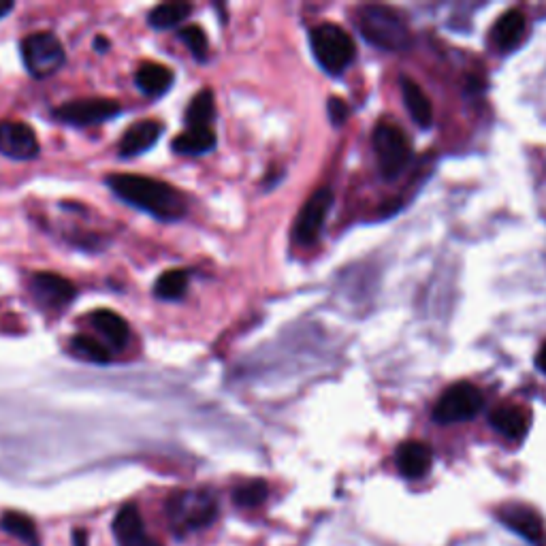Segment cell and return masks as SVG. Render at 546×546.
I'll list each match as a JSON object with an SVG mask.
<instances>
[{"label": "cell", "mask_w": 546, "mask_h": 546, "mask_svg": "<svg viewBox=\"0 0 546 546\" xmlns=\"http://www.w3.org/2000/svg\"><path fill=\"white\" fill-rule=\"evenodd\" d=\"M107 186L122 201L154 216L156 220L175 222L186 214V201L182 192L167 182L146 178V175L114 173L107 178Z\"/></svg>", "instance_id": "obj_1"}, {"label": "cell", "mask_w": 546, "mask_h": 546, "mask_svg": "<svg viewBox=\"0 0 546 546\" xmlns=\"http://www.w3.org/2000/svg\"><path fill=\"white\" fill-rule=\"evenodd\" d=\"M361 35L387 52H404L410 47V28L391 7L367 5L359 11L357 18Z\"/></svg>", "instance_id": "obj_2"}, {"label": "cell", "mask_w": 546, "mask_h": 546, "mask_svg": "<svg viewBox=\"0 0 546 546\" xmlns=\"http://www.w3.org/2000/svg\"><path fill=\"white\" fill-rule=\"evenodd\" d=\"M310 43L318 64L331 75L344 73L357 54L355 41L337 24L316 26L310 35Z\"/></svg>", "instance_id": "obj_3"}, {"label": "cell", "mask_w": 546, "mask_h": 546, "mask_svg": "<svg viewBox=\"0 0 546 546\" xmlns=\"http://www.w3.org/2000/svg\"><path fill=\"white\" fill-rule=\"evenodd\" d=\"M167 512L175 532L186 534L214 523L218 504L210 491H180L171 495Z\"/></svg>", "instance_id": "obj_4"}, {"label": "cell", "mask_w": 546, "mask_h": 546, "mask_svg": "<svg viewBox=\"0 0 546 546\" xmlns=\"http://www.w3.org/2000/svg\"><path fill=\"white\" fill-rule=\"evenodd\" d=\"M22 58L32 77H50L62 69L64 45L52 32H35L22 41Z\"/></svg>", "instance_id": "obj_5"}, {"label": "cell", "mask_w": 546, "mask_h": 546, "mask_svg": "<svg viewBox=\"0 0 546 546\" xmlns=\"http://www.w3.org/2000/svg\"><path fill=\"white\" fill-rule=\"evenodd\" d=\"M485 399L474 384L470 382H457L451 389H446L442 397L438 399L436 408H433V419L442 425L451 423H463L470 421L483 410Z\"/></svg>", "instance_id": "obj_6"}, {"label": "cell", "mask_w": 546, "mask_h": 546, "mask_svg": "<svg viewBox=\"0 0 546 546\" xmlns=\"http://www.w3.org/2000/svg\"><path fill=\"white\" fill-rule=\"evenodd\" d=\"M374 148L384 178H397L410 160V143L399 126L382 122L374 131Z\"/></svg>", "instance_id": "obj_7"}, {"label": "cell", "mask_w": 546, "mask_h": 546, "mask_svg": "<svg viewBox=\"0 0 546 546\" xmlns=\"http://www.w3.org/2000/svg\"><path fill=\"white\" fill-rule=\"evenodd\" d=\"M333 205V192L329 188H320L314 195L305 201L303 210L297 216L293 237L301 246H312L318 242L320 233H323L325 220Z\"/></svg>", "instance_id": "obj_8"}, {"label": "cell", "mask_w": 546, "mask_h": 546, "mask_svg": "<svg viewBox=\"0 0 546 546\" xmlns=\"http://www.w3.org/2000/svg\"><path fill=\"white\" fill-rule=\"evenodd\" d=\"M120 111L122 109L118 101H111V99H77L56 109L54 116L58 122L71 124V126H94V124H103L111 118H116Z\"/></svg>", "instance_id": "obj_9"}, {"label": "cell", "mask_w": 546, "mask_h": 546, "mask_svg": "<svg viewBox=\"0 0 546 546\" xmlns=\"http://www.w3.org/2000/svg\"><path fill=\"white\" fill-rule=\"evenodd\" d=\"M30 291L45 310H62L64 305H69L77 295V288L73 286L71 280L62 278L52 271L35 273L30 280Z\"/></svg>", "instance_id": "obj_10"}, {"label": "cell", "mask_w": 546, "mask_h": 546, "mask_svg": "<svg viewBox=\"0 0 546 546\" xmlns=\"http://www.w3.org/2000/svg\"><path fill=\"white\" fill-rule=\"evenodd\" d=\"M0 152L13 160H32L41 152L35 131L24 122L3 120L0 122Z\"/></svg>", "instance_id": "obj_11"}, {"label": "cell", "mask_w": 546, "mask_h": 546, "mask_svg": "<svg viewBox=\"0 0 546 546\" xmlns=\"http://www.w3.org/2000/svg\"><path fill=\"white\" fill-rule=\"evenodd\" d=\"M114 534L120 546H160L154 538H150L143 529V519L137 506H124L116 515Z\"/></svg>", "instance_id": "obj_12"}, {"label": "cell", "mask_w": 546, "mask_h": 546, "mask_svg": "<svg viewBox=\"0 0 546 546\" xmlns=\"http://www.w3.org/2000/svg\"><path fill=\"white\" fill-rule=\"evenodd\" d=\"M160 133H163V124L156 122V120L135 122L120 139V146H118L120 156H124V158L137 156V154H143L146 150H150L158 141Z\"/></svg>", "instance_id": "obj_13"}, {"label": "cell", "mask_w": 546, "mask_h": 546, "mask_svg": "<svg viewBox=\"0 0 546 546\" xmlns=\"http://www.w3.org/2000/svg\"><path fill=\"white\" fill-rule=\"evenodd\" d=\"M431 448L423 442H404L397 448L395 463L401 476L421 478L431 468Z\"/></svg>", "instance_id": "obj_14"}, {"label": "cell", "mask_w": 546, "mask_h": 546, "mask_svg": "<svg viewBox=\"0 0 546 546\" xmlns=\"http://www.w3.org/2000/svg\"><path fill=\"white\" fill-rule=\"evenodd\" d=\"M500 519L506 527L515 529L517 534H521L527 540L542 538V519L532 508L521 506V504H508L500 510Z\"/></svg>", "instance_id": "obj_15"}, {"label": "cell", "mask_w": 546, "mask_h": 546, "mask_svg": "<svg viewBox=\"0 0 546 546\" xmlns=\"http://www.w3.org/2000/svg\"><path fill=\"white\" fill-rule=\"evenodd\" d=\"M173 77H175L173 71L169 67H165V64L143 62L141 67L137 69L135 84L143 94L163 96L171 88Z\"/></svg>", "instance_id": "obj_16"}, {"label": "cell", "mask_w": 546, "mask_h": 546, "mask_svg": "<svg viewBox=\"0 0 546 546\" xmlns=\"http://www.w3.org/2000/svg\"><path fill=\"white\" fill-rule=\"evenodd\" d=\"M171 148L175 154L199 156L216 148V133L210 126L207 128H186L184 133L173 139Z\"/></svg>", "instance_id": "obj_17"}, {"label": "cell", "mask_w": 546, "mask_h": 546, "mask_svg": "<svg viewBox=\"0 0 546 546\" xmlns=\"http://www.w3.org/2000/svg\"><path fill=\"white\" fill-rule=\"evenodd\" d=\"M92 325L105 337L109 346L116 350H122L128 342V335H131L126 320L111 310H96L92 314Z\"/></svg>", "instance_id": "obj_18"}, {"label": "cell", "mask_w": 546, "mask_h": 546, "mask_svg": "<svg viewBox=\"0 0 546 546\" xmlns=\"http://www.w3.org/2000/svg\"><path fill=\"white\" fill-rule=\"evenodd\" d=\"M401 94H404V103L416 124L427 128L433 120V109L427 99V94L421 90V86L410 77H401Z\"/></svg>", "instance_id": "obj_19"}, {"label": "cell", "mask_w": 546, "mask_h": 546, "mask_svg": "<svg viewBox=\"0 0 546 546\" xmlns=\"http://www.w3.org/2000/svg\"><path fill=\"white\" fill-rule=\"evenodd\" d=\"M525 35V18L521 11H506L493 28V39L502 50H512L521 43Z\"/></svg>", "instance_id": "obj_20"}, {"label": "cell", "mask_w": 546, "mask_h": 546, "mask_svg": "<svg viewBox=\"0 0 546 546\" xmlns=\"http://www.w3.org/2000/svg\"><path fill=\"white\" fill-rule=\"evenodd\" d=\"M491 425L506 438L521 440L527 433V414L515 406H502L491 414Z\"/></svg>", "instance_id": "obj_21"}, {"label": "cell", "mask_w": 546, "mask_h": 546, "mask_svg": "<svg viewBox=\"0 0 546 546\" xmlns=\"http://www.w3.org/2000/svg\"><path fill=\"white\" fill-rule=\"evenodd\" d=\"M216 116L214 94L210 90L199 92L195 99L190 101L186 109V126L188 128H207Z\"/></svg>", "instance_id": "obj_22"}, {"label": "cell", "mask_w": 546, "mask_h": 546, "mask_svg": "<svg viewBox=\"0 0 546 546\" xmlns=\"http://www.w3.org/2000/svg\"><path fill=\"white\" fill-rule=\"evenodd\" d=\"M188 271L184 269H171L167 273H163L154 284V295L158 299H165V301H178L186 295L188 291Z\"/></svg>", "instance_id": "obj_23"}, {"label": "cell", "mask_w": 546, "mask_h": 546, "mask_svg": "<svg viewBox=\"0 0 546 546\" xmlns=\"http://www.w3.org/2000/svg\"><path fill=\"white\" fill-rule=\"evenodd\" d=\"M0 525H3L5 532H9L15 538H20L28 546H39L37 527H35V523H32L26 515H22V512H13V510L5 512Z\"/></svg>", "instance_id": "obj_24"}, {"label": "cell", "mask_w": 546, "mask_h": 546, "mask_svg": "<svg viewBox=\"0 0 546 546\" xmlns=\"http://www.w3.org/2000/svg\"><path fill=\"white\" fill-rule=\"evenodd\" d=\"M190 9L192 7L188 3H165V5H158L150 13V26H154L158 30H167V28L178 26L180 22H184L188 18Z\"/></svg>", "instance_id": "obj_25"}, {"label": "cell", "mask_w": 546, "mask_h": 546, "mask_svg": "<svg viewBox=\"0 0 546 546\" xmlns=\"http://www.w3.org/2000/svg\"><path fill=\"white\" fill-rule=\"evenodd\" d=\"M71 346L75 350V355H79L86 361L101 363V365L111 361V350L103 342L94 340V337H90V335H75L71 340Z\"/></svg>", "instance_id": "obj_26"}, {"label": "cell", "mask_w": 546, "mask_h": 546, "mask_svg": "<svg viewBox=\"0 0 546 546\" xmlns=\"http://www.w3.org/2000/svg\"><path fill=\"white\" fill-rule=\"evenodd\" d=\"M180 39L188 47L190 54L195 56L199 62H203L207 58V52H210V43H207L203 28L186 26V28L180 30Z\"/></svg>", "instance_id": "obj_27"}, {"label": "cell", "mask_w": 546, "mask_h": 546, "mask_svg": "<svg viewBox=\"0 0 546 546\" xmlns=\"http://www.w3.org/2000/svg\"><path fill=\"white\" fill-rule=\"evenodd\" d=\"M267 500V485L261 480H252L248 485H242L235 491V502L242 508L261 506Z\"/></svg>", "instance_id": "obj_28"}, {"label": "cell", "mask_w": 546, "mask_h": 546, "mask_svg": "<svg viewBox=\"0 0 546 546\" xmlns=\"http://www.w3.org/2000/svg\"><path fill=\"white\" fill-rule=\"evenodd\" d=\"M348 114H350V111H348V105L344 101H340V99H331L329 101V118H331L333 124H337V126L344 124Z\"/></svg>", "instance_id": "obj_29"}, {"label": "cell", "mask_w": 546, "mask_h": 546, "mask_svg": "<svg viewBox=\"0 0 546 546\" xmlns=\"http://www.w3.org/2000/svg\"><path fill=\"white\" fill-rule=\"evenodd\" d=\"M73 544L75 546H88L84 529H75V532H73Z\"/></svg>", "instance_id": "obj_30"}, {"label": "cell", "mask_w": 546, "mask_h": 546, "mask_svg": "<svg viewBox=\"0 0 546 546\" xmlns=\"http://www.w3.org/2000/svg\"><path fill=\"white\" fill-rule=\"evenodd\" d=\"M536 365H538V369H542V372L546 374V344L540 348V352H538V357H536Z\"/></svg>", "instance_id": "obj_31"}, {"label": "cell", "mask_w": 546, "mask_h": 546, "mask_svg": "<svg viewBox=\"0 0 546 546\" xmlns=\"http://www.w3.org/2000/svg\"><path fill=\"white\" fill-rule=\"evenodd\" d=\"M13 9V3H3V0H0V18H5V15Z\"/></svg>", "instance_id": "obj_32"}, {"label": "cell", "mask_w": 546, "mask_h": 546, "mask_svg": "<svg viewBox=\"0 0 546 546\" xmlns=\"http://www.w3.org/2000/svg\"><path fill=\"white\" fill-rule=\"evenodd\" d=\"M94 45H96V50H99L101 54H103V52L107 50V47H109V43H107L103 37H101V39H96V43H94Z\"/></svg>", "instance_id": "obj_33"}]
</instances>
